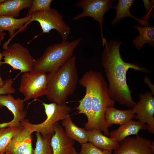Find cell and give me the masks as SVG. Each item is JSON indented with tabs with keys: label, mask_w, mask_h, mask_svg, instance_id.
<instances>
[{
	"label": "cell",
	"mask_w": 154,
	"mask_h": 154,
	"mask_svg": "<svg viewBox=\"0 0 154 154\" xmlns=\"http://www.w3.org/2000/svg\"><path fill=\"white\" fill-rule=\"evenodd\" d=\"M122 42L118 40L107 41L102 54L101 62L109 83L110 99L119 104L132 108L136 103L132 99L131 91L127 84L126 75L129 69L147 73L146 68L137 63L126 62L122 58L120 47Z\"/></svg>",
	"instance_id": "cell-1"
},
{
	"label": "cell",
	"mask_w": 154,
	"mask_h": 154,
	"mask_svg": "<svg viewBox=\"0 0 154 154\" xmlns=\"http://www.w3.org/2000/svg\"><path fill=\"white\" fill-rule=\"evenodd\" d=\"M86 73L90 83L92 99L91 114L85 124V129L97 130L109 136L105 114L108 108L114 107L115 102L109 97L108 84L101 72L90 70Z\"/></svg>",
	"instance_id": "cell-2"
},
{
	"label": "cell",
	"mask_w": 154,
	"mask_h": 154,
	"mask_svg": "<svg viewBox=\"0 0 154 154\" xmlns=\"http://www.w3.org/2000/svg\"><path fill=\"white\" fill-rule=\"evenodd\" d=\"M76 60L73 55L57 70L47 74L46 96L52 102L66 104L67 98L75 91L79 82Z\"/></svg>",
	"instance_id": "cell-3"
},
{
	"label": "cell",
	"mask_w": 154,
	"mask_h": 154,
	"mask_svg": "<svg viewBox=\"0 0 154 154\" xmlns=\"http://www.w3.org/2000/svg\"><path fill=\"white\" fill-rule=\"evenodd\" d=\"M78 38L71 42L62 41L49 46L43 54L35 60L34 70L51 73L57 70L73 55L81 41Z\"/></svg>",
	"instance_id": "cell-4"
},
{
	"label": "cell",
	"mask_w": 154,
	"mask_h": 154,
	"mask_svg": "<svg viewBox=\"0 0 154 154\" xmlns=\"http://www.w3.org/2000/svg\"><path fill=\"white\" fill-rule=\"evenodd\" d=\"M30 20L15 34L25 31L27 25L33 21L38 22L42 30V33L35 36L34 38L43 33H49L51 30L55 29L60 35L62 41L66 40L70 33V27L63 20V16L54 8L44 11H38L31 14Z\"/></svg>",
	"instance_id": "cell-5"
},
{
	"label": "cell",
	"mask_w": 154,
	"mask_h": 154,
	"mask_svg": "<svg viewBox=\"0 0 154 154\" xmlns=\"http://www.w3.org/2000/svg\"><path fill=\"white\" fill-rule=\"evenodd\" d=\"M41 102L44 108L47 117L46 120L42 123L33 124L30 123L28 119H25L21 122V125L32 133L39 132L43 137L48 135L52 136L54 133V123L62 120L69 115L71 108L66 103L58 104L54 102L47 104L42 102Z\"/></svg>",
	"instance_id": "cell-6"
},
{
	"label": "cell",
	"mask_w": 154,
	"mask_h": 154,
	"mask_svg": "<svg viewBox=\"0 0 154 154\" xmlns=\"http://www.w3.org/2000/svg\"><path fill=\"white\" fill-rule=\"evenodd\" d=\"M4 49L1 54L4 61L0 65L7 64L21 72L31 71L34 70L35 60L27 48L18 43H14L10 46L3 45Z\"/></svg>",
	"instance_id": "cell-7"
},
{
	"label": "cell",
	"mask_w": 154,
	"mask_h": 154,
	"mask_svg": "<svg viewBox=\"0 0 154 154\" xmlns=\"http://www.w3.org/2000/svg\"><path fill=\"white\" fill-rule=\"evenodd\" d=\"M46 73L33 70L23 73L21 76L19 91L24 96L25 102L46 95L47 87Z\"/></svg>",
	"instance_id": "cell-8"
},
{
	"label": "cell",
	"mask_w": 154,
	"mask_h": 154,
	"mask_svg": "<svg viewBox=\"0 0 154 154\" xmlns=\"http://www.w3.org/2000/svg\"><path fill=\"white\" fill-rule=\"evenodd\" d=\"M114 0H80L76 3L75 6L83 9L82 13L73 18L76 20L85 17H90L98 22L100 25L101 35L103 46L107 41L103 35L104 15L106 12L113 8L112 4Z\"/></svg>",
	"instance_id": "cell-9"
},
{
	"label": "cell",
	"mask_w": 154,
	"mask_h": 154,
	"mask_svg": "<svg viewBox=\"0 0 154 154\" xmlns=\"http://www.w3.org/2000/svg\"><path fill=\"white\" fill-rule=\"evenodd\" d=\"M112 154H154V141L138 135L127 137Z\"/></svg>",
	"instance_id": "cell-10"
},
{
	"label": "cell",
	"mask_w": 154,
	"mask_h": 154,
	"mask_svg": "<svg viewBox=\"0 0 154 154\" xmlns=\"http://www.w3.org/2000/svg\"><path fill=\"white\" fill-rule=\"evenodd\" d=\"M24 99H15L11 94L0 95V108L6 107L13 114L11 121L0 123V128L7 127H21V122L25 119L27 112L24 110Z\"/></svg>",
	"instance_id": "cell-11"
},
{
	"label": "cell",
	"mask_w": 154,
	"mask_h": 154,
	"mask_svg": "<svg viewBox=\"0 0 154 154\" xmlns=\"http://www.w3.org/2000/svg\"><path fill=\"white\" fill-rule=\"evenodd\" d=\"M54 133L50 141L52 154H72L74 140L66 135L64 129L58 121L54 123Z\"/></svg>",
	"instance_id": "cell-12"
},
{
	"label": "cell",
	"mask_w": 154,
	"mask_h": 154,
	"mask_svg": "<svg viewBox=\"0 0 154 154\" xmlns=\"http://www.w3.org/2000/svg\"><path fill=\"white\" fill-rule=\"evenodd\" d=\"M139 100L131 108L134 118L146 123L153 118L154 114V97L150 91L140 94Z\"/></svg>",
	"instance_id": "cell-13"
},
{
	"label": "cell",
	"mask_w": 154,
	"mask_h": 154,
	"mask_svg": "<svg viewBox=\"0 0 154 154\" xmlns=\"http://www.w3.org/2000/svg\"><path fill=\"white\" fill-rule=\"evenodd\" d=\"M32 132L22 126L12 139L5 152L6 154H21L32 143Z\"/></svg>",
	"instance_id": "cell-14"
},
{
	"label": "cell",
	"mask_w": 154,
	"mask_h": 154,
	"mask_svg": "<svg viewBox=\"0 0 154 154\" xmlns=\"http://www.w3.org/2000/svg\"><path fill=\"white\" fill-rule=\"evenodd\" d=\"M146 123L132 119L111 131L109 136L120 143L128 136L133 135H137L140 130H146Z\"/></svg>",
	"instance_id": "cell-15"
},
{
	"label": "cell",
	"mask_w": 154,
	"mask_h": 154,
	"mask_svg": "<svg viewBox=\"0 0 154 154\" xmlns=\"http://www.w3.org/2000/svg\"><path fill=\"white\" fill-rule=\"evenodd\" d=\"M135 115L131 108L122 110L110 107L105 114L107 126L108 128L114 124H124L134 118Z\"/></svg>",
	"instance_id": "cell-16"
},
{
	"label": "cell",
	"mask_w": 154,
	"mask_h": 154,
	"mask_svg": "<svg viewBox=\"0 0 154 154\" xmlns=\"http://www.w3.org/2000/svg\"><path fill=\"white\" fill-rule=\"evenodd\" d=\"M30 19L31 16L29 15L21 18L6 15L0 16V33H3L5 31H7L10 37L5 43L8 44L15 36V31L21 29Z\"/></svg>",
	"instance_id": "cell-17"
},
{
	"label": "cell",
	"mask_w": 154,
	"mask_h": 154,
	"mask_svg": "<svg viewBox=\"0 0 154 154\" xmlns=\"http://www.w3.org/2000/svg\"><path fill=\"white\" fill-rule=\"evenodd\" d=\"M79 82L80 85L85 88L86 92L83 98L79 101V105L76 108L78 111V114H85L88 120L90 118L91 113L92 94L90 83L86 72Z\"/></svg>",
	"instance_id": "cell-18"
},
{
	"label": "cell",
	"mask_w": 154,
	"mask_h": 154,
	"mask_svg": "<svg viewBox=\"0 0 154 154\" xmlns=\"http://www.w3.org/2000/svg\"><path fill=\"white\" fill-rule=\"evenodd\" d=\"M88 142L102 149L112 151L117 149L120 145L114 139L106 136L97 130L88 131Z\"/></svg>",
	"instance_id": "cell-19"
},
{
	"label": "cell",
	"mask_w": 154,
	"mask_h": 154,
	"mask_svg": "<svg viewBox=\"0 0 154 154\" xmlns=\"http://www.w3.org/2000/svg\"><path fill=\"white\" fill-rule=\"evenodd\" d=\"M33 0H6L0 4V16L18 17L20 11L29 8Z\"/></svg>",
	"instance_id": "cell-20"
},
{
	"label": "cell",
	"mask_w": 154,
	"mask_h": 154,
	"mask_svg": "<svg viewBox=\"0 0 154 154\" xmlns=\"http://www.w3.org/2000/svg\"><path fill=\"white\" fill-rule=\"evenodd\" d=\"M62 120V124L65 128V133L69 137L81 145L88 142V131L74 124L69 115Z\"/></svg>",
	"instance_id": "cell-21"
},
{
	"label": "cell",
	"mask_w": 154,
	"mask_h": 154,
	"mask_svg": "<svg viewBox=\"0 0 154 154\" xmlns=\"http://www.w3.org/2000/svg\"><path fill=\"white\" fill-rule=\"evenodd\" d=\"M134 0H119L117 4L113 7L116 11V15L114 19L112 21V25H115L123 18L130 17L134 19L142 26H150L151 24L148 22L139 19L134 16L131 13L130 9L133 6Z\"/></svg>",
	"instance_id": "cell-22"
},
{
	"label": "cell",
	"mask_w": 154,
	"mask_h": 154,
	"mask_svg": "<svg viewBox=\"0 0 154 154\" xmlns=\"http://www.w3.org/2000/svg\"><path fill=\"white\" fill-rule=\"evenodd\" d=\"M135 27L139 32V35L132 40L135 47L140 50L146 43L152 47L154 46V27L145 26L142 27L139 25H135Z\"/></svg>",
	"instance_id": "cell-23"
},
{
	"label": "cell",
	"mask_w": 154,
	"mask_h": 154,
	"mask_svg": "<svg viewBox=\"0 0 154 154\" xmlns=\"http://www.w3.org/2000/svg\"><path fill=\"white\" fill-rule=\"evenodd\" d=\"M21 127L0 128V154L5 153L10 141Z\"/></svg>",
	"instance_id": "cell-24"
},
{
	"label": "cell",
	"mask_w": 154,
	"mask_h": 154,
	"mask_svg": "<svg viewBox=\"0 0 154 154\" xmlns=\"http://www.w3.org/2000/svg\"><path fill=\"white\" fill-rule=\"evenodd\" d=\"M37 141L34 149L35 154H52V148L50 144L52 136L48 135L43 137L38 132H36Z\"/></svg>",
	"instance_id": "cell-25"
},
{
	"label": "cell",
	"mask_w": 154,
	"mask_h": 154,
	"mask_svg": "<svg viewBox=\"0 0 154 154\" xmlns=\"http://www.w3.org/2000/svg\"><path fill=\"white\" fill-rule=\"evenodd\" d=\"M78 154H112V151L98 148L89 142L82 144Z\"/></svg>",
	"instance_id": "cell-26"
},
{
	"label": "cell",
	"mask_w": 154,
	"mask_h": 154,
	"mask_svg": "<svg viewBox=\"0 0 154 154\" xmlns=\"http://www.w3.org/2000/svg\"><path fill=\"white\" fill-rule=\"evenodd\" d=\"M52 0H33L31 7L29 8L28 15L38 11L48 10L51 7Z\"/></svg>",
	"instance_id": "cell-27"
},
{
	"label": "cell",
	"mask_w": 154,
	"mask_h": 154,
	"mask_svg": "<svg viewBox=\"0 0 154 154\" xmlns=\"http://www.w3.org/2000/svg\"><path fill=\"white\" fill-rule=\"evenodd\" d=\"M144 6L146 9V14L141 20L148 22L152 16H153L154 0H143Z\"/></svg>",
	"instance_id": "cell-28"
},
{
	"label": "cell",
	"mask_w": 154,
	"mask_h": 154,
	"mask_svg": "<svg viewBox=\"0 0 154 154\" xmlns=\"http://www.w3.org/2000/svg\"><path fill=\"white\" fill-rule=\"evenodd\" d=\"M146 130L152 134L154 133V117L150 119L146 123Z\"/></svg>",
	"instance_id": "cell-29"
},
{
	"label": "cell",
	"mask_w": 154,
	"mask_h": 154,
	"mask_svg": "<svg viewBox=\"0 0 154 154\" xmlns=\"http://www.w3.org/2000/svg\"><path fill=\"white\" fill-rule=\"evenodd\" d=\"M144 82L147 84L149 86L151 90V92L154 95V85L150 81L149 78L147 76H145L144 79Z\"/></svg>",
	"instance_id": "cell-30"
},
{
	"label": "cell",
	"mask_w": 154,
	"mask_h": 154,
	"mask_svg": "<svg viewBox=\"0 0 154 154\" xmlns=\"http://www.w3.org/2000/svg\"><path fill=\"white\" fill-rule=\"evenodd\" d=\"M21 154H35L33 149L32 143L29 144L24 151Z\"/></svg>",
	"instance_id": "cell-31"
},
{
	"label": "cell",
	"mask_w": 154,
	"mask_h": 154,
	"mask_svg": "<svg viewBox=\"0 0 154 154\" xmlns=\"http://www.w3.org/2000/svg\"><path fill=\"white\" fill-rule=\"evenodd\" d=\"M1 41H0V46L1 45ZM3 56L1 54V52H0V63H1V59L3 57ZM5 81L3 80L2 78H1L0 75V90L2 88L3 86H4L5 84Z\"/></svg>",
	"instance_id": "cell-32"
},
{
	"label": "cell",
	"mask_w": 154,
	"mask_h": 154,
	"mask_svg": "<svg viewBox=\"0 0 154 154\" xmlns=\"http://www.w3.org/2000/svg\"><path fill=\"white\" fill-rule=\"evenodd\" d=\"M6 33L5 32H3L2 33H0V41L3 40L5 36Z\"/></svg>",
	"instance_id": "cell-33"
},
{
	"label": "cell",
	"mask_w": 154,
	"mask_h": 154,
	"mask_svg": "<svg viewBox=\"0 0 154 154\" xmlns=\"http://www.w3.org/2000/svg\"><path fill=\"white\" fill-rule=\"evenodd\" d=\"M72 154H78V153H77L75 148L74 147Z\"/></svg>",
	"instance_id": "cell-34"
},
{
	"label": "cell",
	"mask_w": 154,
	"mask_h": 154,
	"mask_svg": "<svg viewBox=\"0 0 154 154\" xmlns=\"http://www.w3.org/2000/svg\"><path fill=\"white\" fill-rule=\"evenodd\" d=\"M5 0H0V4L4 2Z\"/></svg>",
	"instance_id": "cell-35"
}]
</instances>
